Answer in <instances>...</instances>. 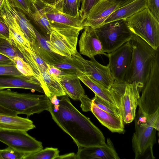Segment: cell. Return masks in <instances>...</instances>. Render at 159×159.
I'll return each instance as SVG.
<instances>
[{"instance_id": "cell-27", "label": "cell", "mask_w": 159, "mask_h": 159, "mask_svg": "<svg viewBox=\"0 0 159 159\" xmlns=\"http://www.w3.org/2000/svg\"><path fill=\"white\" fill-rule=\"evenodd\" d=\"M59 153L57 148H47L36 152L26 153L24 159H57Z\"/></svg>"}, {"instance_id": "cell-24", "label": "cell", "mask_w": 159, "mask_h": 159, "mask_svg": "<svg viewBox=\"0 0 159 159\" xmlns=\"http://www.w3.org/2000/svg\"><path fill=\"white\" fill-rule=\"evenodd\" d=\"M76 74L80 80L92 90L95 94L104 100L112 107L118 109L108 89L78 70Z\"/></svg>"}, {"instance_id": "cell-4", "label": "cell", "mask_w": 159, "mask_h": 159, "mask_svg": "<svg viewBox=\"0 0 159 159\" xmlns=\"http://www.w3.org/2000/svg\"><path fill=\"white\" fill-rule=\"evenodd\" d=\"M109 89L123 121L126 124L132 122L136 116L137 101L140 97L136 83L114 80Z\"/></svg>"}, {"instance_id": "cell-2", "label": "cell", "mask_w": 159, "mask_h": 159, "mask_svg": "<svg viewBox=\"0 0 159 159\" xmlns=\"http://www.w3.org/2000/svg\"><path fill=\"white\" fill-rule=\"evenodd\" d=\"M129 41L132 49V57L124 81L135 82L140 92L149 78L159 48L154 49L133 33Z\"/></svg>"}, {"instance_id": "cell-42", "label": "cell", "mask_w": 159, "mask_h": 159, "mask_svg": "<svg viewBox=\"0 0 159 159\" xmlns=\"http://www.w3.org/2000/svg\"><path fill=\"white\" fill-rule=\"evenodd\" d=\"M16 65L12 60L10 58L0 53V66H7Z\"/></svg>"}, {"instance_id": "cell-18", "label": "cell", "mask_w": 159, "mask_h": 159, "mask_svg": "<svg viewBox=\"0 0 159 159\" xmlns=\"http://www.w3.org/2000/svg\"><path fill=\"white\" fill-rule=\"evenodd\" d=\"M0 75V90L9 88L30 89L44 93L39 82L34 76L25 78Z\"/></svg>"}, {"instance_id": "cell-41", "label": "cell", "mask_w": 159, "mask_h": 159, "mask_svg": "<svg viewBox=\"0 0 159 159\" xmlns=\"http://www.w3.org/2000/svg\"><path fill=\"white\" fill-rule=\"evenodd\" d=\"M47 70L49 73L52 76L59 78L65 73L60 69L53 66L47 64Z\"/></svg>"}, {"instance_id": "cell-46", "label": "cell", "mask_w": 159, "mask_h": 159, "mask_svg": "<svg viewBox=\"0 0 159 159\" xmlns=\"http://www.w3.org/2000/svg\"><path fill=\"white\" fill-rule=\"evenodd\" d=\"M77 0L78 1V2H79V3L80 4L81 2L80 1V0Z\"/></svg>"}, {"instance_id": "cell-49", "label": "cell", "mask_w": 159, "mask_h": 159, "mask_svg": "<svg viewBox=\"0 0 159 159\" xmlns=\"http://www.w3.org/2000/svg\"><path fill=\"white\" fill-rule=\"evenodd\" d=\"M2 1V0H0V2H1Z\"/></svg>"}, {"instance_id": "cell-28", "label": "cell", "mask_w": 159, "mask_h": 159, "mask_svg": "<svg viewBox=\"0 0 159 159\" xmlns=\"http://www.w3.org/2000/svg\"><path fill=\"white\" fill-rule=\"evenodd\" d=\"M0 53L6 55L12 60L16 56L23 58L12 46L8 40L1 36H0Z\"/></svg>"}, {"instance_id": "cell-12", "label": "cell", "mask_w": 159, "mask_h": 159, "mask_svg": "<svg viewBox=\"0 0 159 159\" xmlns=\"http://www.w3.org/2000/svg\"><path fill=\"white\" fill-rule=\"evenodd\" d=\"M0 141L25 153L43 149L41 142L29 135L26 131L20 130L0 129Z\"/></svg>"}, {"instance_id": "cell-11", "label": "cell", "mask_w": 159, "mask_h": 159, "mask_svg": "<svg viewBox=\"0 0 159 159\" xmlns=\"http://www.w3.org/2000/svg\"><path fill=\"white\" fill-rule=\"evenodd\" d=\"M70 59L78 70L108 89L111 87L114 80L108 65L104 66L100 64L94 57L90 58V60H86L77 51L71 56Z\"/></svg>"}, {"instance_id": "cell-40", "label": "cell", "mask_w": 159, "mask_h": 159, "mask_svg": "<svg viewBox=\"0 0 159 159\" xmlns=\"http://www.w3.org/2000/svg\"><path fill=\"white\" fill-rule=\"evenodd\" d=\"M81 102V107L84 112L91 111L92 100L90 99L85 94L82 96L80 100Z\"/></svg>"}, {"instance_id": "cell-43", "label": "cell", "mask_w": 159, "mask_h": 159, "mask_svg": "<svg viewBox=\"0 0 159 159\" xmlns=\"http://www.w3.org/2000/svg\"><path fill=\"white\" fill-rule=\"evenodd\" d=\"M0 114L12 116H16L18 114L16 112L0 105Z\"/></svg>"}, {"instance_id": "cell-15", "label": "cell", "mask_w": 159, "mask_h": 159, "mask_svg": "<svg viewBox=\"0 0 159 159\" xmlns=\"http://www.w3.org/2000/svg\"><path fill=\"white\" fill-rule=\"evenodd\" d=\"M84 30L79 41L80 54L90 58L97 55L107 56V54L104 52L95 29L87 26Z\"/></svg>"}, {"instance_id": "cell-34", "label": "cell", "mask_w": 159, "mask_h": 159, "mask_svg": "<svg viewBox=\"0 0 159 159\" xmlns=\"http://www.w3.org/2000/svg\"><path fill=\"white\" fill-rule=\"evenodd\" d=\"M102 0H84L81 2L79 15L83 21L90 9Z\"/></svg>"}, {"instance_id": "cell-22", "label": "cell", "mask_w": 159, "mask_h": 159, "mask_svg": "<svg viewBox=\"0 0 159 159\" xmlns=\"http://www.w3.org/2000/svg\"><path fill=\"white\" fill-rule=\"evenodd\" d=\"M10 13L30 43L36 40V35L34 28L25 14L21 11L13 7L8 0H5Z\"/></svg>"}, {"instance_id": "cell-32", "label": "cell", "mask_w": 159, "mask_h": 159, "mask_svg": "<svg viewBox=\"0 0 159 159\" xmlns=\"http://www.w3.org/2000/svg\"><path fill=\"white\" fill-rule=\"evenodd\" d=\"M0 153L2 159H24L26 154L9 146L0 149Z\"/></svg>"}, {"instance_id": "cell-38", "label": "cell", "mask_w": 159, "mask_h": 159, "mask_svg": "<svg viewBox=\"0 0 159 159\" xmlns=\"http://www.w3.org/2000/svg\"><path fill=\"white\" fill-rule=\"evenodd\" d=\"M44 4L49 5L62 12L65 0H38Z\"/></svg>"}, {"instance_id": "cell-45", "label": "cell", "mask_w": 159, "mask_h": 159, "mask_svg": "<svg viewBox=\"0 0 159 159\" xmlns=\"http://www.w3.org/2000/svg\"><path fill=\"white\" fill-rule=\"evenodd\" d=\"M120 3V7L127 5L136 0H116Z\"/></svg>"}, {"instance_id": "cell-7", "label": "cell", "mask_w": 159, "mask_h": 159, "mask_svg": "<svg viewBox=\"0 0 159 159\" xmlns=\"http://www.w3.org/2000/svg\"><path fill=\"white\" fill-rule=\"evenodd\" d=\"M95 30L104 52L107 53L129 41L133 34L125 19L104 24Z\"/></svg>"}, {"instance_id": "cell-47", "label": "cell", "mask_w": 159, "mask_h": 159, "mask_svg": "<svg viewBox=\"0 0 159 159\" xmlns=\"http://www.w3.org/2000/svg\"><path fill=\"white\" fill-rule=\"evenodd\" d=\"M0 159H2V157L1 156L0 153Z\"/></svg>"}, {"instance_id": "cell-13", "label": "cell", "mask_w": 159, "mask_h": 159, "mask_svg": "<svg viewBox=\"0 0 159 159\" xmlns=\"http://www.w3.org/2000/svg\"><path fill=\"white\" fill-rule=\"evenodd\" d=\"M108 64L114 80L124 81L132 57V49L129 41L115 50L107 54Z\"/></svg>"}, {"instance_id": "cell-48", "label": "cell", "mask_w": 159, "mask_h": 159, "mask_svg": "<svg viewBox=\"0 0 159 159\" xmlns=\"http://www.w3.org/2000/svg\"><path fill=\"white\" fill-rule=\"evenodd\" d=\"M84 0H80V1L81 2L82 1H83Z\"/></svg>"}, {"instance_id": "cell-17", "label": "cell", "mask_w": 159, "mask_h": 159, "mask_svg": "<svg viewBox=\"0 0 159 159\" xmlns=\"http://www.w3.org/2000/svg\"><path fill=\"white\" fill-rule=\"evenodd\" d=\"M78 39V38L65 37L52 30L48 42L50 49L53 52L60 55L70 58L77 51Z\"/></svg>"}, {"instance_id": "cell-10", "label": "cell", "mask_w": 159, "mask_h": 159, "mask_svg": "<svg viewBox=\"0 0 159 159\" xmlns=\"http://www.w3.org/2000/svg\"><path fill=\"white\" fill-rule=\"evenodd\" d=\"M44 4L52 30L66 37L78 38L80 32L84 29L80 16H75L66 14L49 5Z\"/></svg>"}, {"instance_id": "cell-35", "label": "cell", "mask_w": 159, "mask_h": 159, "mask_svg": "<svg viewBox=\"0 0 159 159\" xmlns=\"http://www.w3.org/2000/svg\"><path fill=\"white\" fill-rule=\"evenodd\" d=\"M0 75H9L21 78H25L28 77L20 72L17 69L16 65L0 66Z\"/></svg>"}, {"instance_id": "cell-14", "label": "cell", "mask_w": 159, "mask_h": 159, "mask_svg": "<svg viewBox=\"0 0 159 159\" xmlns=\"http://www.w3.org/2000/svg\"><path fill=\"white\" fill-rule=\"evenodd\" d=\"M120 7L116 0H102L90 10L82 22L83 27H91L96 29L103 24L106 19Z\"/></svg>"}, {"instance_id": "cell-1", "label": "cell", "mask_w": 159, "mask_h": 159, "mask_svg": "<svg viewBox=\"0 0 159 159\" xmlns=\"http://www.w3.org/2000/svg\"><path fill=\"white\" fill-rule=\"evenodd\" d=\"M51 103L48 111L57 125L69 135L78 148L103 146L106 143L100 129L71 103L67 95Z\"/></svg>"}, {"instance_id": "cell-39", "label": "cell", "mask_w": 159, "mask_h": 159, "mask_svg": "<svg viewBox=\"0 0 159 159\" xmlns=\"http://www.w3.org/2000/svg\"><path fill=\"white\" fill-rule=\"evenodd\" d=\"M0 36L9 41L10 32L9 28L0 13Z\"/></svg>"}, {"instance_id": "cell-5", "label": "cell", "mask_w": 159, "mask_h": 159, "mask_svg": "<svg viewBox=\"0 0 159 159\" xmlns=\"http://www.w3.org/2000/svg\"><path fill=\"white\" fill-rule=\"evenodd\" d=\"M133 33L155 50L159 46V21L146 8L125 19Z\"/></svg>"}, {"instance_id": "cell-26", "label": "cell", "mask_w": 159, "mask_h": 159, "mask_svg": "<svg viewBox=\"0 0 159 159\" xmlns=\"http://www.w3.org/2000/svg\"><path fill=\"white\" fill-rule=\"evenodd\" d=\"M35 128L31 120L19 116L0 114V129L18 130L27 132Z\"/></svg>"}, {"instance_id": "cell-21", "label": "cell", "mask_w": 159, "mask_h": 159, "mask_svg": "<svg viewBox=\"0 0 159 159\" xmlns=\"http://www.w3.org/2000/svg\"><path fill=\"white\" fill-rule=\"evenodd\" d=\"M76 73H65L59 79L66 95L73 100H80L85 93Z\"/></svg>"}, {"instance_id": "cell-23", "label": "cell", "mask_w": 159, "mask_h": 159, "mask_svg": "<svg viewBox=\"0 0 159 159\" xmlns=\"http://www.w3.org/2000/svg\"><path fill=\"white\" fill-rule=\"evenodd\" d=\"M147 0L134 1L113 12L106 19L103 24L119 20H125L147 8Z\"/></svg>"}, {"instance_id": "cell-29", "label": "cell", "mask_w": 159, "mask_h": 159, "mask_svg": "<svg viewBox=\"0 0 159 159\" xmlns=\"http://www.w3.org/2000/svg\"><path fill=\"white\" fill-rule=\"evenodd\" d=\"M35 0H8L13 7L22 11L29 16L33 11Z\"/></svg>"}, {"instance_id": "cell-3", "label": "cell", "mask_w": 159, "mask_h": 159, "mask_svg": "<svg viewBox=\"0 0 159 159\" xmlns=\"http://www.w3.org/2000/svg\"><path fill=\"white\" fill-rule=\"evenodd\" d=\"M51 100L44 94L20 93L10 89L0 90V105L17 114L30 116L48 111Z\"/></svg>"}, {"instance_id": "cell-25", "label": "cell", "mask_w": 159, "mask_h": 159, "mask_svg": "<svg viewBox=\"0 0 159 159\" xmlns=\"http://www.w3.org/2000/svg\"><path fill=\"white\" fill-rule=\"evenodd\" d=\"M28 16L39 27L45 38L48 40L52 30L46 15L44 4L35 0L32 12Z\"/></svg>"}, {"instance_id": "cell-36", "label": "cell", "mask_w": 159, "mask_h": 159, "mask_svg": "<svg viewBox=\"0 0 159 159\" xmlns=\"http://www.w3.org/2000/svg\"><path fill=\"white\" fill-rule=\"evenodd\" d=\"M143 113L148 124L158 131L159 130V110L152 114L148 115Z\"/></svg>"}, {"instance_id": "cell-31", "label": "cell", "mask_w": 159, "mask_h": 159, "mask_svg": "<svg viewBox=\"0 0 159 159\" xmlns=\"http://www.w3.org/2000/svg\"><path fill=\"white\" fill-rule=\"evenodd\" d=\"M13 60L16 64L17 69L22 74L26 76H34L31 67L23 58L16 56L13 58Z\"/></svg>"}, {"instance_id": "cell-6", "label": "cell", "mask_w": 159, "mask_h": 159, "mask_svg": "<svg viewBox=\"0 0 159 159\" xmlns=\"http://www.w3.org/2000/svg\"><path fill=\"white\" fill-rule=\"evenodd\" d=\"M134 119L135 131L132 143L135 159H155L152 148L156 142L157 130L148 124L143 114L139 110Z\"/></svg>"}, {"instance_id": "cell-37", "label": "cell", "mask_w": 159, "mask_h": 159, "mask_svg": "<svg viewBox=\"0 0 159 159\" xmlns=\"http://www.w3.org/2000/svg\"><path fill=\"white\" fill-rule=\"evenodd\" d=\"M147 8L159 21V0H147Z\"/></svg>"}, {"instance_id": "cell-44", "label": "cell", "mask_w": 159, "mask_h": 159, "mask_svg": "<svg viewBox=\"0 0 159 159\" xmlns=\"http://www.w3.org/2000/svg\"><path fill=\"white\" fill-rule=\"evenodd\" d=\"M76 159V154H75L74 153H70L63 155H59L57 159Z\"/></svg>"}, {"instance_id": "cell-33", "label": "cell", "mask_w": 159, "mask_h": 159, "mask_svg": "<svg viewBox=\"0 0 159 159\" xmlns=\"http://www.w3.org/2000/svg\"><path fill=\"white\" fill-rule=\"evenodd\" d=\"M70 58L66 57L53 66L60 69L65 73H76L77 69L71 62Z\"/></svg>"}, {"instance_id": "cell-20", "label": "cell", "mask_w": 159, "mask_h": 159, "mask_svg": "<svg viewBox=\"0 0 159 159\" xmlns=\"http://www.w3.org/2000/svg\"><path fill=\"white\" fill-rule=\"evenodd\" d=\"M36 40L33 43L39 55L47 64L53 65L60 61L66 57L55 53L50 49L48 40L34 27Z\"/></svg>"}, {"instance_id": "cell-16", "label": "cell", "mask_w": 159, "mask_h": 159, "mask_svg": "<svg viewBox=\"0 0 159 159\" xmlns=\"http://www.w3.org/2000/svg\"><path fill=\"white\" fill-rule=\"evenodd\" d=\"M103 146H96L78 148L76 159H119L113 145L109 138Z\"/></svg>"}, {"instance_id": "cell-9", "label": "cell", "mask_w": 159, "mask_h": 159, "mask_svg": "<svg viewBox=\"0 0 159 159\" xmlns=\"http://www.w3.org/2000/svg\"><path fill=\"white\" fill-rule=\"evenodd\" d=\"M137 101L139 110L148 115L159 110V50L153 63L149 78Z\"/></svg>"}, {"instance_id": "cell-30", "label": "cell", "mask_w": 159, "mask_h": 159, "mask_svg": "<svg viewBox=\"0 0 159 159\" xmlns=\"http://www.w3.org/2000/svg\"><path fill=\"white\" fill-rule=\"evenodd\" d=\"M92 100L93 102L100 108L122 119L118 109L112 107L97 95L95 94Z\"/></svg>"}, {"instance_id": "cell-8", "label": "cell", "mask_w": 159, "mask_h": 159, "mask_svg": "<svg viewBox=\"0 0 159 159\" xmlns=\"http://www.w3.org/2000/svg\"><path fill=\"white\" fill-rule=\"evenodd\" d=\"M32 47L30 56L26 62L31 67L34 77L40 83L44 94L50 100L56 97L66 95L59 78L49 73L47 63L38 54L33 45Z\"/></svg>"}, {"instance_id": "cell-19", "label": "cell", "mask_w": 159, "mask_h": 159, "mask_svg": "<svg viewBox=\"0 0 159 159\" xmlns=\"http://www.w3.org/2000/svg\"><path fill=\"white\" fill-rule=\"evenodd\" d=\"M91 111L102 124L111 132L124 133V121L121 118L101 109L93 102Z\"/></svg>"}]
</instances>
